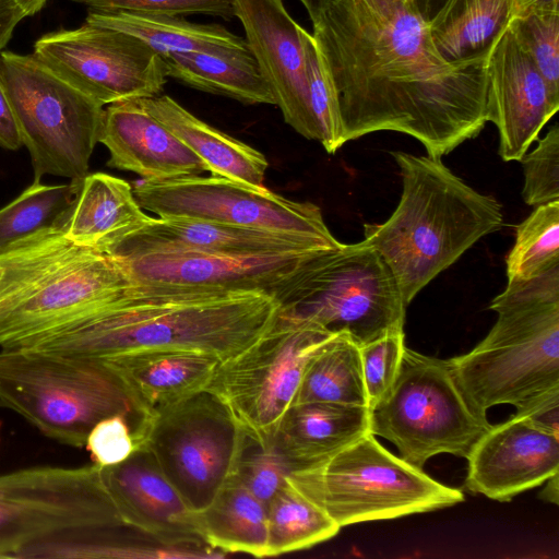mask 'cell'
I'll list each match as a JSON object with an SVG mask.
<instances>
[{
    "mask_svg": "<svg viewBox=\"0 0 559 559\" xmlns=\"http://www.w3.org/2000/svg\"><path fill=\"white\" fill-rule=\"evenodd\" d=\"M312 25L343 144L396 131L441 158L488 122L487 61H445L411 0H330Z\"/></svg>",
    "mask_w": 559,
    "mask_h": 559,
    "instance_id": "obj_1",
    "label": "cell"
},
{
    "mask_svg": "<svg viewBox=\"0 0 559 559\" xmlns=\"http://www.w3.org/2000/svg\"><path fill=\"white\" fill-rule=\"evenodd\" d=\"M281 304L259 292L170 290L129 286L85 314L19 348L93 360L192 350L222 362L266 332Z\"/></svg>",
    "mask_w": 559,
    "mask_h": 559,
    "instance_id": "obj_2",
    "label": "cell"
},
{
    "mask_svg": "<svg viewBox=\"0 0 559 559\" xmlns=\"http://www.w3.org/2000/svg\"><path fill=\"white\" fill-rule=\"evenodd\" d=\"M402 194L391 216L365 224L364 240L392 272L406 306L503 222L501 205L455 176L439 157L392 152Z\"/></svg>",
    "mask_w": 559,
    "mask_h": 559,
    "instance_id": "obj_3",
    "label": "cell"
},
{
    "mask_svg": "<svg viewBox=\"0 0 559 559\" xmlns=\"http://www.w3.org/2000/svg\"><path fill=\"white\" fill-rule=\"evenodd\" d=\"M490 309L497 321L471 352L449 360L471 408L511 404L516 412L559 392V264L508 281Z\"/></svg>",
    "mask_w": 559,
    "mask_h": 559,
    "instance_id": "obj_4",
    "label": "cell"
},
{
    "mask_svg": "<svg viewBox=\"0 0 559 559\" xmlns=\"http://www.w3.org/2000/svg\"><path fill=\"white\" fill-rule=\"evenodd\" d=\"M0 347L19 348L104 305L130 281L107 252L58 231L0 257Z\"/></svg>",
    "mask_w": 559,
    "mask_h": 559,
    "instance_id": "obj_5",
    "label": "cell"
},
{
    "mask_svg": "<svg viewBox=\"0 0 559 559\" xmlns=\"http://www.w3.org/2000/svg\"><path fill=\"white\" fill-rule=\"evenodd\" d=\"M0 406L78 448L102 419L123 415L133 432L144 419L107 361L36 348L0 349Z\"/></svg>",
    "mask_w": 559,
    "mask_h": 559,
    "instance_id": "obj_6",
    "label": "cell"
},
{
    "mask_svg": "<svg viewBox=\"0 0 559 559\" xmlns=\"http://www.w3.org/2000/svg\"><path fill=\"white\" fill-rule=\"evenodd\" d=\"M286 480L340 527L443 509L464 500L388 451L370 431L329 459L292 469Z\"/></svg>",
    "mask_w": 559,
    "mask_h": 559,
    "instance_id": "obj_7",
    "label": "cell"
},
{
    "mask_svg": "<svg viewBox=\"0 0 559 559\" xmlns=\"http://www.w3.org/2000/svg\"><path fill=\"white\" fill-rule=\"evenodd\" d=\"M490 426L466 402L449 360L406 346L394 381L369 407V431L419 468L440 453L467 459Z\"/></svg>",
    "mask_w": 559,
    "mask_h": 559,
    "instance_id": "obj_8",
    "label": "cell"
},
{
    "mask_svg": "<svg viewBox=\"0 0 559 559\" xmlns=\"http://www.w3.org/2000/svg\"><path fill=\"white\" fill-rule=\"evenodd\" d=\"M0 81L31 155L34 180L52 175L83 181L99 142L104 106L33 55L0 52Z\"/></svg>",
    "mask_w": 559,
    "mask_h": 559,
    "instance_id": "obj_9",
    "label": "cell"
},
{
    "mask_svg": "<svg viewBox=\"0 0 559 559\" xmlns=\"http://www.w3.org/2000/svg\"><path fill=\"white\" fill-rule=\"evenodd\" d=\"M334 334L281 307L266 332L219 364L206 390L249 438L263 445L273 444L284 416L295 403L309 358Z\"/></svg>",
    "mask_w": 559,
    "mask_h": 559,
    "instance_id": "obj_10",
    "label": "cell"
},
{
    "mask_svg": "<svg viewBox=\"0 0 559 559\" xmlns=\"http://www.w3.org/2000/svg\"><path fill=\"white\" fill-rule=\"evenodd\" d=\"M406 305L379 253L365 240L319 249L282 308L360 347L404 329Z\"/></svg>",
    "mask_w": 559,
    "mask_h": 559,
    "instance_id": "obj_11",
    "label": "cell"
},
{
    "mask_svg": "<svg viewBox=\"0 0 559 559\" xmlns=\"http://www.w3.org/2000/svg\"><path fill=\"white\" fill-rule=\"evenodd\" d=\"M195 513L234 477L247 435L207 390L146 417L133 432Z\"/></svg>",
    "mask_w": 559,
    "mask_h": 559,
    "instance_id": "obj_12",
    "label": "cell"
},
{
    "mask_svg": "<svg viewBox=\"0 0 559 559\" xmlns=\"http://www.w3.org/2000/svg\"><path fill=\"white\" fill-rule=\"evenodd\" d=\"M110 526L127 525L97 464L0 474V558H19L29 545L66 530Z\"/></svg>",
    "mask_w": 559,
    "mask_h": 559,
    "instance_id": "obj_13",
    "label": "cell"
},
{
    "mask_svg": "<svg viewBox=\"0 0 559 559\" xmlns=\"http://www.w3.org/2000/svg\"><path fill=\"white\" fill-rule=\"evenodd\" d=\"M133 194L143 210L158 217L197 218L299 234L331 247L341 243L325 225L318 205L216 175L142 180L134 186Z\"/></svg>",
    "mask_w": 559,
    "mask_h": 559,
    "instance_id": "obj_14",
    "label": "cell"
},
{
    "mask_svg": "<svg viewBox=\"0 0 559 559\" xmlns=\"http://www.w3.org/2000/svg\"><path fill=\"white\" fill-rule=\"evenodd\" d=\"M33 56L103 106L157 96L168 78L165 61L146 44L86 22L45 34Z\"/></svg>",
    "mask_w": 559,
    "mask_h": 559,
    "instance_id": "obj_15",
    "label": "cell"
},
{
    "mask_svg": "<svg viewBox=\"0 0 559 559\" xmlns=\"http://www.w3.org/2000/svg\"><path fill=\"white\" fill-rule=\"evenodd\" d=\"M319 249L247 255L174 252L117 260L131 286L170 290L259 292L273 296L282 306Z\"/></svg>",
    "mask_w": 559,
    "mask_h": 559,
    "instance_id": "obj_16",
    "label": "cell"
},
{
    "mask_svg": "<svg viewBox=\"0 0 559 559\" xmlns=\"http://www.w3.org/2000/svg\"><path fill=\"white\" fill-rule=\"evenodd\" d=\"M99 471L127 526L176 557L198 556L200 550L205 554L214 550L199 533L195 512L163 475L146 450L138 448L123 462L99 466Z\"/></svg>",
    "mask_w": 559,
    "mask_h": 559,
    "instance_id": "obj_17",
    "label": "cell"
},
{
    "mask_svg": "<svg viewBox=\"0 0 559 559\" xmlns=\"http://www.w3.org/2000/svg\"><path fill=\"white\" fill-rule=\"evenodd\" d=\"M234 15L242 24L247 46L285 122L302 136L319 141L309 100L307 31L290 16L283 0H234Z\"/></svg>",
    "mask_w": 559,
    "mask_h": 559,
    "instance_id": "obj_18",
    "label": "cell"
},
{
    "mask_svg": "<svg viewBox=\"0 0 559 559\" xmlns=\"http://www.w3.org/2000/svg\"><path fill=\"white\" fill-rule=\"evenodd\" d=\"M487 120L499 132V155L521 160L547 121L559 109L535 62L509 27L487 59Z\"/></svg>",
    "mask_w": 559,
    "mask_h": 559,
    "instance_id": "obj_19",
    "label": "cell"
},
{
    "mask_svg": "<svg viewBox=\"0 0 559 559\" xmlns=\"http://www.w3.org/2000/svg\"><path fill=\"white\" fill-rule=\"evenodd\" d=\"M467 461L468 491L510 501L559 473V436L513 415L491 425Z\"/></svg>",
    "mask_w": 559,
    "mask_h": 559,
    "instance_id": "obj_20",
    "label": "cell"
},
{
    "mask_svg": "<svg viewBox=\"0 0 559 559\" xmlns=\"http://www.w3.org/2000/svg\"><path fill=\"white\" fill-rule=\"evenodd\" d=\"M338 246V245H337ZM331 247L305 235L234 226L197 218L152 217L107 253L131 259L154 253L269 254Z\"/></svg>",
    "mask_w": 559,
    "mask_h": 559,
    "instance_id": "obj_21",
    "label": "cell"
},
{
    "mask_svg": "<svg viewBox=\"0 0 559 559\" xmlns=\"http://www.w3.org/2000/svg\"><path fill=\"white\" fill-rule=\"evenodd\" d=\"M99 142L109 152L108 166L135 173L143 180L209 171L202 159L151 115L140 99L114 103L105 109Z\"/></svg>",
    "mask_w": 559,
    "mask_h": 559,
    "instance_id": "obj_22",
    "label": "cell"
},
{
    "mask_svg": "<svg viewBox=\"0 0 559 559\" xmlns=\"http://www.w3.org/2000/svg\"><path fill=\"white\" fill-rule=\"evenodd\" d=\"M107 361L143 418L207 389L218 358L192 350H157Z\"/></svg>",
    "mask_w": 559,
    "mask_h": 559,
    "instance_id": "obj_23",
    "label": "cell"
},
{
    "mask_svg": "<svg viewBox=\"0 0 559 559\" xmlns=\"http://www.w3.org/2000/svg\"><path fill=\"white\" fill-rule=\"evenodd\" d=\"M367 432L368 406L331 402L299 403L294 404L284 416L273 444L292 471L329 459Z\"/></svg>",
    "mask_w": 559,
    "mask_h": 559,
    "instance_id": "obj_24",
    "label": "cell"
},
{
    "mask_svg": "<svg viewBox=\"0 0 559 559\" xmlns=\"http://www.w3.org/2000/svg\"><path fill=\"white\" fill-rule=\"evenodd\" d=\"M140 102L202 159L211 175L264 187L269 164L261 152L211 127L168 95L142 98Z\"/></svg>",
    "mask_w": 559,
    "mask_h": 559,
    "instance_id": "obj_25",
    "label": "cell"
},
{
    "mask_svg": "<svg viewBox=\"0 0 559 559\" xmlns=\"http://www.w3.org/2000/svg\"><path fill=\"white\" fill-rule=\"evenodd\" d=\"M151 218L126 180L104 173L88 174L64 234L76 246L107 252Z\"/></svg>",
    "mask_w": 559,
    "mask_h": 559,
    "instance_id": "obj_26",
    "label": "cell"
},
{
    "mask_svg": "<svg viewBox=\"0 0 559 559\" xmlns=\"http://www.w3.org/2000/svg\"><path fill=\"white\" fill-rule=\"evenodd\" d=\"M525 8L524 0H447L428 27L445 61H487L512 20Z\"/></svg>",
    "mask_w": 559,
    "mask_h": 559,
    "instance_id": "obj_27",
    "label": "cell"
},
{
    "mask_svg": "<svg viewBox=\"0 0 559 559\" xmlns=\"http://www.w3.org/2000/svg\"><path fill=\"white\" fill-rule=\"evenodd\" d=\"M86 23L128 33L159 56L192 51L249 50L245 38L218 24L192 23L179 15L90 10Z\"/></svg>",
    "mask_w": 559,
    "mask_h": 559,
    "instance_id": "obj_28",
    "label": "cell"
},
{
    "mask_svg": "<svg viewBox=\"0 0 559 559\" xmlns=\"http://www.w3.org/2000/svg\"><path fill=\"white\" fill-rule=\"evenodd\" d=\"M167 75L193 88L245 104L275 105V98L250 50L192 51L160 56Z\"/></svg>",
    "mask_w": 559,
    "mask_h": 559,
    "instance_id": "obj_29",
    "label": "cell"
},
{
    "mask_svg": "<svg viewBox=\"0 0 559 559\" xmlns=\"http://www.w3.org/2000/svg\"><path fill=\"white\" fill-rule=\"evenodd\" d=\"M195 514L199 533L212 549L269 557L266 503L235 478Z\"/></svg>",
    "mask_w": 559,
    "mask_h": 559,
    "instance_id": "obj_30",
    "label": "cell"
},
{
    "mask_svg": "<svg viewBox=\"0 0 559 559\" xmlns=\"http://www.w3.org/2000/svg\"><path fill=\"white\" fill-rule=\"evenodd\" d=\"M83 181L44 185L34 180L0 209V257L37 238L66 231Z\"/></svg>",
    "mask_w": 559,
    "mask_h": 559,
    "instance_id": "obj_31",
    "label": "cell"
},
{
    "mask_svg": "<svg viewBox=\"0 0 559 559\" xmlns=\"http://www.w3.org/2000/svg\"><path fill=\"white\" fill-rule=\"evenodd\" d=\"M331 402L368 406L359 346L335 333L309 358L294 404Z\"/></svg>",
    "mask_w": 559,
    "mask_h": 559,
    "instance_id": "obj_32",
    "label": "cell"
},
{
    "mask_svg": "<svg viewBox=\"0 0 559 559\" xmlns=\"http://www.w3.org/2000/svg\"><path fill=\"white\" fill-rule=\"evenodd\" d=\"M269 557L322 543L340 526L287 480L266 503Z\"/></svg>",
    "mask_w": 559,
    "mask_h": 559,
    "instance_id": "obj_33",
    "label": "cell"
},
{
    "mask_svg": "<svg viewBox=\"0 0 559 559\" xmlns=\"http://www.w3.org/2000/svg\"><path fill=\"white\" fill-rule=\"evenodd\" d=\"M559 264V200L537 205L515 228L508 281L532 278Z\"/></svg>",
    "mask_w": 559,
    "mask_h": 559,
    "instance_id": "obj_34",
    "label": "cell"
},
{
    "mask_svg": "<svg viewBox=\"0 0 559 559\" xmlns=\"http://www.w3.org/2000/svg\"><path fill=\"white\" fill-rule=\"evenodd\" d=\"M510 27L552 93L559 95V5L526 8Z\"/></svg>",
    "mask_w": 559,
    "mask_h": 559,
    "instance_id": "obj_35",
    "label": "cell"
},
{
    "mask_svg": "<svg viewBox=\"0 0 559 559\" xmlns=\"http://www.w3.org/2000/svg\"><path fill=\"white\" fill-rule=\"evenodd\" d=\"M289 471L288 462L274 444L263 445L247 436L233 478L267 503L285 484Z\"/></svg>",
    "mask_w": 559,
    "mask_h": 559,
    "instance_id": "obj_36",
    "label": "cell"
},
{
    "mask_svg": "<svg viewBox=\"0 0 559 559\" xmlns=\"http://www.w3.org/2000/svg\"><path fill=\"white\" fill-rule=\"evenodd\" d=\"M523 166L522 197L528 205L559 200V127L555 124L520 160Z\"/></svg>",
    "mask_w": 559,
    "mask_h": 559,
    "instance_id": "obj_37",
    "label": "cell"
},
{
    "mask_svg": "<svg viewBox=\"0 0 559 559\" xmlns=\"http://www.w3.org/2000/svg\"><path fill=\"white\" fill-rule=\"evenodd\" d=\"M305 55L311 111L319 131V142L334 154L342 145L331 86L312 34L305 35Z\"/></svg>",
    "mask_w": 559,
    "mask_h": 559,
    "instance_id": "obj_38",
    "label": "cell"
},
{
    "mask_svg": "<svg viewBox=\"0 0 559 559\" xmlns=\"http://www.w3.org/2000/svg\"><path fill=\"white\" fill-rule=\"evenodd\" d=\"M404 347V330L389 332L359 347L368 408L394 381Z\"/></svg>",
    "mask_w": 559,
    "mask_h": 559,
    "instance_id": "obj_39",
    "label": "cell"
},
{
    "mask_svg": "<svg viewBox=\"0 0 559 559\" xmlns=\"http://www.w3.org/2000/svg\"><path fill=\"white\" fill-rule=\"evenodd\" d=\"M96 11H127L151 14L181 15L204 13L235 17L234 0H74Z\"/></svg>",
    "mask_w": 559,
    "mask_h": 559,
    "instance_id": "obj_40",
    "label": "cell"
},
{
    "mask_svg": "<svg viewBox=\"0 0 559 559\" xmlns=\"http://www.w3.org/2000/svg\"><path fill=\"white\" fill-rule=\"evenodd\" d=\"M85 448L99 466L123 462L136 450L130 419L123 415L102 419L90 431Z\"/></svg>",
    "mask_w": 559,
    "mask_h": 559,
    "instance_id": "obj_41",
    "label": "cell"
},
{
    "mask_svg": "<svg viewBox=\"0 0 559 559\" xmlns=\"http://www.w3.org/2000/svg\"><path fill=\"white\" fill-rule=\"evenodd\" d=\"M22 145L11 105L0 81V147L15 151Z\"/></svg>",
    "mask_w": 559,
    "mask_h": 559,
    "instance_id": "obj_42",
    "label": "cell"
},
{
    "mask_svg": "<svg viewBox=\"0 0 559 559\" xmlns=\"http://www.w3.org/2000/svg\"><path fill=\"white\" fill-rule=\"evenodd\" d=\"M25 16L13 0H0V51L9 41L14 27Z\"/></svg>",
    "mask_w": 559,
    "mask_h": 559,
    "instance_id": "obj_43",
    "label": "cell"
},
{
    "mask_svg": "<svg viewBox=\"0 0 559 559\" xmlns=\"http://www.w3.org/2000/svg\"><path fill=\"white\" fill-rule=\"evenodd\" d=\"M420 16L428 23L441 10L447 0H412Z\"/></svg>",
    "mask_w": 559,
    "mask_h": 559,
    "instance_id": "obj_44",
    "label": "cell"
},
{
    "mask_svg": "<svg viewBox=\"0 0 559 559\" xmlns=\"http://www.w3.org/2000/svg\"><path fill=\"white\" fill-rule=\"evenodd\" d=\"M547 485L540 492L542 499L558 504L559 500V473L554 474L547 480Z\"/></svg>",
    "mask_w": 559,
    "mask_h": 559,
    "instance_id": "obj_45",
    "label": "cell"
},
{
    "mask_svg": "<svg viewBox=\"0 0 559 559\" xmlns=\"http://www.w3.org/2000/svg\"><path fill=\"white\" fill-rule=\"evenodd\" d=\"M308 12V15L313 23L324 11L330 0H299Z\"/></svg>",
    "mask_w": 559,
    "mask_h": 559,
    "instance_id": "obj_46",
    "label": "cell"
},
{
    "mask_svg": "<svg viewBox=\"0 0 559 559\" xmlns=\"http://www.w3.org/2000/svg\"><path fill=\"white\" fill-rule=\"evenodd\" d=\"M26 16L37 13L46 3V0H13Z\"/></svg>",
    "mask_w": 559,
    "mask_h": 559,
    "instance_id": "obj_47",
    "label": "cell"
},
{
    "mask_svg": "<svg viewBox=\"0 0 559 559\" xmlns=\"http://www.w3.org/2000/svg\"><path fill=\"white\" fill-rule=\"evenodd\" d=\"M524 1H525L526 8H530V7L548 8V7H558L559 5V0H524Z\"/></svg>",
    "mask_w": 559,
    "mask_h": 559,
    "instance_id": "obj_48",
    "label": "cell"
},
{
    "mask_svg": "<svg viewBox=\"0 0 559 559\" xmlns=\"http://www.w3.org/2000/svg\"><path fill=\"white\" fill-rule=\"evenodd\" d=\"M3 276V266L0 264V283Z\"/></svg>",
    "mask_w": 559,
    "mask_h": 559,
    "instance_id": "obj_49",
    "label": "cell"
},
{
    "mask_svg": "<svg viewBox=\"0 0 559 559\" xmlns=\"http://www.w3.org/2000/svg\"><path fill=\"white\" fill-rule=\"evenodd\" d=\"M412 1V0H411Z\"/></svg>",
    "mask_w": 559,
    "mask_h": 559,
    "instance_id": "obj_50",
    "label": "cell"
}]
</instances>
